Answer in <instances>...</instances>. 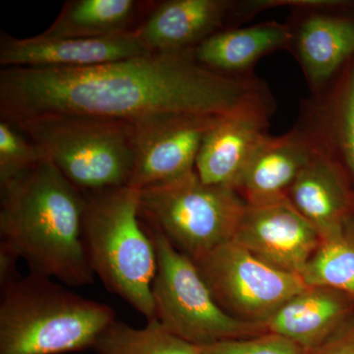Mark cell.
Returning a JSON list of instances; mask_svg holds the SVG:
<instances>
[{"label":"cell","mask_w":354,"mask_h":354,"mask_svg":"<svg viewBox=\"0 0 354 354\" xmlns=\"http://www.w3.org/2000/svg\"><path fill=\"white\" fill-rule=\"evenodd\" d=\"M221 118L225 116L158 115L135 122L129 186L142 190L195 171L203 141Z\"/></svg>","instance_id":"obj_9"},{"label":"cell","mask_w":354,"mask_h":354,"mask_svg":"<svg viewBox=\"0 0 354 354\" xmlns=\"http://www.w3.org/2000/svg\"><path fill=\"white\" fill-rule=\"evenodd\" d=\"M82 193L129 186L133 124L78 116H41L13 123Z\"/></svg>","instance_id":"obj_5"},{"label":"cell","mask_w":354,"mask_h":354,"mask_svg":"<svg viewBox=\"0 0 354 354\" xmlns=\"http://www.w3.org/2000/svg\"><path fill=\"white\" fill-rule=\"evenodd\" d=\"M199 348L200 354H304L297 344L272 333L247 339H227Z\"/></svg>","instance_id":"obj_24"},{"label":"cell","mask_w":354,"mask_h":354,"mask_svg":"<svg viewBox=\"0 0 354 354\" xmlns=\"http://www.w3.org/2000/svg\"><path fill=\"white\" fill-rule=\"evenodd\" d=\"M292 39L288 25L260 23L216 32L195 46L192 55L203 66L227 75L249 68L268 53L288 46Z\"/></svg>","instance_id":"obj_17"},{"label":"cell","mask_w":354,"mask_h":354,"mask_svg":"<svg viewBox=\"0 0 354 354\" xmlns=\"http://www.w3.org/2000/svg\"><path fill=\"white\" fill-rule=\"evenodd\" d=\"M195 264L218 304L242 322L264 325L308 286L299 274L277 269L232 241Z\"/></svg>","instance_id":"obj_8"},{"label":"cell","mask_w":354,"mask_h":354,"mask_svg":"<svg viewBox=\"0 0 354 354\" xmlns=\"http://www.w3.org/2000/svg\"><path fill=\"white\" fill-rule=\"evenodd\" d=\"M323 118L318 115L315 133L326 148L334 150L341 158L354 192V67L348 72L335 95L332 106Z\"/></svg>","instance_id":"obj_22"},{"label":"cell","mask_w":354,"mask_h":354,"mask_svg":"<svg viewBox=\"0 0 354 354\" xmlns=\"http://www.w3.org/2000/svg\"><path fill=\"white\" fill-rule=\"evenodd\" d=\"M0 199L1 241L30 272L72 288L94 281L82 241L83 193L48 158L0 183Z\"/></svg>","instance_id":"obj_2"},{"label":"cell","mask_w":354,"mask_h":354,"mask_svg":"<svg viewBox=\"0 0 354 354\" xmlns=\"http://www.w3.org/2000/svg\"><path fill=\"white\" fill-rule=\"evenodd\" d=\"M354 316V298L326 286H307L264 324L266 332L307 351L317 348Z\"/></svg>","instance_id":"obj_14"},{"label":"cell","mask_w":354,"mask_h":354,"mask_svg":"<svg viewBox=\"0 0 354 354\" xmlns=\"http://www.w3.org/2000/svg\"><path fill=\"white\" fill-rule=\"evenodd\" d=\"M20 259L11 247L0 242V292L15 285L22 278L17 269Z\"/></svg>","instance_id":"obj_26"},{"label":"cell","mask_w":354,"mask_h":354,"mask_svg":"<svg viewBox=\"0 0 354 354\" xmlns=\"http://www.w3.org/2000/svg\"><path fill=\"white\" fill-rule=\"evenodd\" d=\"M304 354H354V316L335 330L327 341Z\"/></svg>","instance_id":"obj_25"},{"label":"cell","mask_w":354,"mask_h":354,"mask_svg":"<svg viewBox=\"0 0 354 354\" xmlns=\"http://www.w3.org/2000/svg\"><path fill=\"white\" fill-rule=\"evenodd\" d=\"M143 225L157 253L152 293L156 318L162 327L198 348L267 333L263 325L228 315L194 261L176 250L160 232Z\"/></svg>","instance_id":"obj_7"},{"label":"cell","mask_w":354,"mask_h":354,"mask_svg":"<svg viewBox=\"0 0 354 354\" xmlns=\"http://www.w3.org/2000/svg\"><path fill=\"white\" fill-rule=\"evenodd\" d=\"M44 158L19 128L9 121H0V183L31 171Z\"/></svg>","instance_id":"obj_23"},{"label":"cell","mask_w":354,"mask_h":354,"mask_svg":"<svg viewBox=\"0 0 354 354\" xmlns=\"http://www.w3.org/2000/svg\"><path fill=\"white\" fill-rule=\"evenodd\" d=\"M316 139V153L291 185L288 199L322 239L354 216V192L339 160Z\"/></svg>","instance_id":"obj_12"},{"label":"cell","mask_w":354,"mask_h":354,"mask_svg":"<svg viewBox=\"0 0 354 354\" xmlns=\"http://www.w3.org/2000/svg\"><path fill=\"white\" fill-rule=\"evenodd\" d=\"M139 194L131 186L83 193L82 241L95 276L149 322L157 320V253L140 218Z\"/></svg>","instance_id":"obj_4"},{"label":"cell","mask_w":354,"mask_h":354,"mask_svg":"<svg viewBox=\"0 0 354 354\" xmlns=\"http://www.w3.org/2000/svg\"><path fill=\"white\" fill-rule=\"evenodd\" d=\"M232 241L267 264L300 276L321 237L286 197L246 204Z\"/></svg>","instance_id":"obj_10"},{"label":"cell","mask_w":354,"mask_h":354,"mask_svg":"<svg viewBox=\"0 0 354 354\" xmlns=\"http://www.w3.org/2000/svg\"><path fill=\"white\" fill-rule=\"evenodd\" d=\"M152 53L136 30L104 39L14 38L0 32L1 68H79Z\"/></svg>","instance_id":"obj_11"},{"label":"cell","mask_w":354,"mask_h":354,"mask_svg":"<svg viewBox=\"0 0 354 354\" xmlns=\"http://www.w3.org/2000/svg\"><path fill=\"white\" fill-rule=\"evenodd\" d=\"M271 106L257 81L207 68L188 51L79 68L0 70V114L11 123L55 115L130 124L158 115L268 120Z\"/></svg>","instance_id":"obj_1"},{"label":"cell","mask_w":354,"mask_h":354,"mask_svg":"<svg viewBox=\"0 0 354 354\" xmlns=\"http://www.w3.org/2000/svg\"><path fill=\"white\" fill-rule=\"evenodd\" d=\"M268 120L225 116L207 133L195 171L203 183L235 189L258 149L269 137ZM235 191V190H234Z\"/></svg>","instance_id":"obj_16"},{"label":"cell","mask_w":354,"mask_h":354,"mask_svg":"<svg viewBox=\"0 0 354 354\" xmlns=\"http://www.w3.org/2000/svg\"><path fill=\"white\" fill-rule=\"evenodd\" d=\"M300 277L308 286H326L354 298V216L321 239Z\"/></svg>","instance_id":"obj_20"},{"label":"cell","mask_w":354,"mask_h":354,"mask_svg":"<svg viewBox=\"0 0 354 354\" xmlns=\"http://www.w3.org/2000/svg\"><path fill=\"white\" fill-rule=\"evenodd\" d=\"M232 7L225 0H167L135 30L151 53L187 51L216 34Z\"/></svg>","instance_id":"obj_15"},{"label":"cell","mask_w":354,"mask_h":354,"mask_svg":"<svg viewBox=\"0 0 354 354\" xmlns=\"http://www.w3.org/2000/svg\"><path fill=\"white\" fill-rule=\"evenodd\" d=\"M318 148L314 133L293 130L279 137H268L241 178L235 191L246 204H261L288 197L298 174Z\"/></svg>","instance_id":"obj_13"},{"label":"cell","mask_w":354,"mask_h":354,"mask_svg":"<svg viewBox=\"0 0 354 354\" xmlns=\"http://www.w3.org/2000/svg\"><path fill=\"white\" fill-rule=\"evenodd\" d=\"M139 191L141 221L194 262L232 241L246 205L236 191L204 183L196 171Z\"/></svg>","instance_id":"obj_6"},{"label":"cell","mask_w":354,"mask_h":354,"mask_svg":"<svg viewBox=\"0 0 354 354\" xmlns=\"http://www.w3.org/2000/svg\"><path fill=\"white\" fill-rule=\"evenodd\" d=\"M29 272L1 292L0 354H65L94 348L116 320L109 305Z\"/></svg>","instance_id":"obj_3"},{"label":"cell","mask_w":354,"mask_h":354,"mask_svg":"<svg viewBox=\"0 0 354 354\" xmlns=\"http://www.w3.org/2000/svg\"><path fill=\"white\" fill-rule=\"evenodd\" d=\"M140 3L134 0H69L41 36L62 39H104L130 29Z\"/></svg>","instance_id":"obj_19"},{"label":"cell","mask_w":354,"mask_h":354,"mask_svg":"<svg viewBox=\"0 0 354 354\" xmlns=\"http://www.w3.org/2000/svg\"><path fill=\"white\" fill-rule=\"evenodd\" d=\"M95 354H200V348L171 334L158 320L134 328L116 319L97 337Z\"/></svg>","instance_id":"obj_21"},{"label":"cell","mask_w":354,"mask_h":354,"mask_svg":"<svg viewBox=\"0 0 354 354\" xmlns=\"http://www.w3.org/2000/svg\"><path fill=\"white\" fill-rule=\"evenodd\" d=\"M297 50L311 82L325 83L354 55L353 21L322 14L310 16L298 32Z\"/></svg>","instance_id":"obj_18"}]
</instances>
